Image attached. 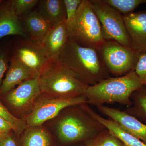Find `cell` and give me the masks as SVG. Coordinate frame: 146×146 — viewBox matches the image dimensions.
<instances>
[{"label":"cell","mask_w":146,"mask_h":146,"mask_svg":"<svg viewBox=\"0 0 146 146\" xmlns=\"http://www.w3.org/2000/svg\"><path fill=\"white\" fill-rule=\"evenodd\" d=\"M67 26L69 39L82 46L98 50L106 41L90 0H83L75 17Z\"/></svg>","instance_id":"5"},{"label":"cell","mask_w":146,"mask_h":146,"mask_svg":"<svg viewBox=\"0 0 146 146\" xmlns=\"http://www.w3.org/2000/svg\"><path fill=\"white\" fill-rule=\"evenodd\" d=\"M3 135V134H0V136H2V135Z\"/></svg>","instance_id":"32"},{"label":"cell","mask_w":146,"mask_h":146,"mask_svg":"<svg viewBox=\"0 0 146 146\" xmlns=\"http://www.w3.org/2000/svg\"><path fill=\"white\" fill-rule=\"evenodd\" d=\"M70 146H84V143L76 144V145H73Z\"/></svg>","instance_id":"30"},{"label":"cell","mask_w":146,"mask_h":146,"mask_svg":"<svg viewBox=\"0 0 146 146\" xmlns=\"http://www.w3.org/2000/svg\"><path fill=\"white\" fill-rule=\"evenodd\" d=\"M58 60L77 78L89 86L110 77L98 50L82 46L69 39Z\"/></svg>","instance_id":"1"},{"label":"cell","mask_w":146,"mask_h":146,"mask_svg":"<svg viewBox=\"0 0 146 146\" xmlns=\"http://www.w3.org/2000/svg\"><path fill=\"white\" fill-rule=\"evenodd\" d=\"M109 74L121 76L133 70L140 53L114 41H105L98 50Z\"/></svg>","instance_id":"6"},{"label":"cell","mask_w":146,"mask_h":146,"mask_svg":"<svg viewBox=\"0 0 146 146\" xmlns=\"http://www.w3.org/2000/svg\"><path fill=\"white\" fill-rule=\"evenodd\" d=\"M41 93L38 78L23 82L7 93V99L15 108L24 109L33 104Z\"/></svg>","instance_id":"12"},{"label":"cell","mask_w":146,"mask_h":146,"mask_svg":"<svg viewBox=\"0 0 146 146\" xmlns=\"http://www.w3.org/2000/svg\"><path fill=\"white\" fill-rule=\"evenodd\" d=\"M46 96L36 102L32 111L27 117V126L36 127L56 117L67 108L86 103L84 95L74 98H60Z\"/></svg>","instance_id":"8"},{"label":"cell","mask_w":146,"mask_h":146,"mask_svg":"<svg viewBox=\"0 0 146 146\" xmlns=\"http://www.w3.org/2000/svg\"><path fill=\"white\" fill-rule=\"evenodd\" d=\"M0 117L9 123L13 130L17 134H20L27 126L26 123L11 114L0 101Z\"/></svg>","instance_id":"23"},{"label":"cell","mask_w":146,"mask_h":146,"mask_svg":"<svg viewBox=\"0 0 146 146\" xmlns=\"http://www.w3.org/2000/svg\"><path fill=\"white\" fill-rule=\"evenodd\" d=\"M9 35L27 37V34L11 6L10 1L0 4V39Z\"/></svg>","instance_id":"14"},{"label":"cell","mask_w":146,"mask_h":146,"mask_svg":"<svg viewBox=\"0 0 146 146\" xmlns=\"http://www.w3.org/2000/svg\"><path fill=\"white\" fill-rule=\"evenodd\" d=\"M123 16L131 48L139 53H146V10Z\"/></svg>","instance_id":"11"},{"label":"cell","mask_w":146,"mask_h":146,"mask_svg":"<svg viewBox=\"0 0 146 146\" xmlns=\"http://www.w3.org/2000/svg\"><path fill=\"white\" fill-rule=\"evenodd\" d=\"M51 139L46 131L38 127L28 131L24 136L23 146H50Z\"/></svg>","instance_id":"20"},{"label":"cell","mask_w":146,"mask_h":146,"mask_svg":"<svg viewBox=\"0 0 146 146\" xmlns=\"http://www.w3.org/2000/svg\"><path fill=\"white\" fill-rule=\"evenodd\" d=\"M91 1L101 25L105 40L115 41L125 46L131 48L130 37L122 14L101 0Z\"/></svg>","instance_id":"7"},{"label":"cell","mask_w":146,"mask_h":146,"mask_svg":"<svg viewBox=\"0 0 146 146\" xmlns=\"http://www.w3.org/2000/svg\"><path fill=\"white\" fill-rule=\"evenodd\" d=\"M24 28L31 40L41 45L52 27L38 11H33L27 14L25 18Z\"/></svg>","instance_id":"17"},{"label":"cell","mask_w":146,"mask_h":146,"mask_svg":"<svg viewBox=\"0 0 146 146\" xmlns=\"http://www.w3.org/2000/svg\"><path fill=\"white\" fill-rule=\"evenodd\" d=\"M9 61L8 52L0 50V86L2 83L4 76L9 68Z\"/></svg>","instance_id":"27"},{"label":"cell","mask_w":146,"mask_h":146,"mask_svg":"<svg viewBox=\"0 0 146 146\" xmlns=\"http://www.w3.org/2000/svg\"><path fill=\"white\" fill-rule=\"evenodd\" d=\"M38 0H12L11 6L16 16L28 14L39 3Z\"/></svg>","instance_id":"24"},{"label":"cell","mask_w":146,"mask_h":146,"mask_svg":"<svg viewBox=\"0 0 146 146\" xmlns=\"http://www.w3.org/2000/svg\"><path fill=\"white\" fill-rule=\"evenodd\" d=\"M38 80L42 94L55 98L83 96L89 86L64 68L58 59L49 61Z\"/></svg>","instance_id":"4"},{"label":"cell","mask_w":146,"mask_h":146,"mask_svg":"<svg viewBox=\"0 0 146 146\" xmlns=\"http://www.w3.org/2000/svg\"><path fill=\"white\" fill-rule=\"evenodd\" d=\"M104 3L117 9L123 16L134 12L138 7L146 4V0H101Z\"/></svg>","instance_id":"22"},{"label":"cell","mask_w":146,"mask_h":146,"mask_svg":"<svg viewBox=\"0 0 146 146\" xmlns=\"http://www.w3.org/2000/svg\"><path fill=\"white\" fill-rule=\"evenodd\" d=\"M3 1H2V0H0V4Z\"/></svg>","instance_id":"31"},{"label":"cell","mask_w":146,"mask_h":146,"mask_svg":"<svg viewBox=\"0 0 146 146\" xmlns=\"http://www.w3.org/2000/svg\"><path fill=\"white\" fill-rule=\"evenodd\" d=\"M139 81L146 86V53H141L134 69Z\"/></svg>","instance_id":"26"},{"label":"cell","mask_w":146,"mask_h":146,"mask_svg":"<svg viewBox=\"0 0 146 146\" xmlns=\"http://www.w3.org/2000/svg\"><path fill=\"white\" fill-rule=\"evenodd\" d=\"M81 106L89 115L101 123L108 130L121 141L124 146H146V144L143 141L124 130L115 121L109 118L105 119L99 115L86 103L82 104Z\"/></svg>","instance_id":"16"},{"label":"cell","mask_w":146,"mask_h":146,"mask_svg":"<svg viewBox=\"0 0 146 146\" xmlns=\"http://www.w3.org/2000/svg\"><path fill=\"white\" fill-rule=\"evenodd\" d=\"M39 3L37 11L52 27L66 22L63 0H42Z\"/></svg>","instance_id":"18"},{"label":"cell","mask_w":146,"mask_h":146,"mask_svg":"<svg viewBox=\"0 0 146 146\" xmlns=\"http://www.w3.org/2000/svg\"><path fill=\"white\" fill-rule=\"evenodd\" d=\"M10 64L5 78L0 86V94L8 93L24 81L36 78L34 74L15 58H9Z\"/></svg>","instance_id":"15"},{"label":"cell","mask_w":146,"mask_h":146,"mask_svg":"<svg viewBox=\"0 0 146 146\" xmlns=\"http://www.w3.org/2000/svg\"><path fill=\"white\" fill-rule=\"evenodd\" d=\"M57 123L58 138L66 145L84 143L106 128L83 109L81 104L65 108Z\"/></svg>","instance_id":"3"},{"label":"cell","mask_w":146,"mask_h":146,"mask_svg":"<svg viewBox=\"0 0 146 146\" xmlns=\"http://www.w3.org/2000/svg\"><path fill=\"white\" fill-rule=\"evenodd\" d=\"M0 146H17L16 142L9 133L0 136Z\"/></svg>","instance_id":"28"},{"label":"cell","mask_w":146,"mask_h":146,"mask_svg":"<svg viewBox=\"0 0 146 146\" xmlns=\"http://www.w3.org/2000/svg\"><path fill=\"white\" fill-rule=\"evenodd\" d=\"M13 128L10 124L4 119L0 117V134H5L9 133Z\"/></svg>","instance_id":"29"},{"label":"cell","mask_w":146,"mask_h":146,"mask_svg":"<svg viewBox=\"0 0 146 146\" xmlns=\"http://www.w3.org/2000/svg\"><path fill=\"white\" fill-rule=\"evenodd\" d=\"M143 86L134 70L123 76L109 77L86 89L84 96L87 104L95 106L118 103L132 105L131 96Z\"/></svg>","instance_id":"2"},{"label":"cell","mask_w":146,"mask_h":146,"mask_svg":"<svg viewBox=\"0 0 146 146\" xmlns=\"http://www.w3.org/2000/svg\"><path fill=\"white\" fill-rule=\"evenodd\" d=\"M132 105L124 110L146 124V86H143L131 96Z\"/></svg>","instance_id":"19"},{"label":"cell","mask_w":146,"mask_h":146,"mask_svg":"<svg viewBox=\"0 0 146 146\" xmlns=\"http://www.w3.org/2000/svg\"><path fill=\"white\" fill-rule=\"evenodd\" d=\"M102 115L117 123L124 130L146 144V124L124 110L104 105L96 106Z\"/></svg>","instance_id":"10"},{"label":"cell","mask_w":146,"mask_h":146,"mask_svg":"<svg viewBox=\"0 0 146 146\" xmlns=\"http://www.w3.org/2000/svg\"><path fill=\"white\" fill-rule=\"evenodd\" d=\"M66 13V23L70 24L74 18L83 0H63Z\"/></svg>","instance_id":"25"},{"label":"cell","mask_w":146,"mask_h":146,"mask_svg":"<svg viewBox=\"0 0 146 146\" xmlns=\"http://www.w3.org/2000/svg\"><path fill=\"white\" fill-rule=\"evenodd\" d=\"M11 57L15 58L29 68L36 78H39L42 71L50 60L41 45L31 40L17 46Z\"/></svg>","instance_id":"9"},{"label":"cell","mask_w":146,"mask_h":146,"mask_svg":"<svg viewBox=\"0 0 146 146\" xmlns=\"http://www.w3.org/2000/svg\"><path fill=\"white\" fill-rule=\"evenodd\" d=\"M84 146H124L107 129L84 143Z\"/></svg>","instance_id":"21"},{"label":"cell","mask_w":146,"mask_h":146,"mask_svg":"<svg viewBox=\"0 0 146 146\" xmlns=\"http://www.w3.org/2000/svg\"><path fill=\"white\" fill-rule=\"evenodd\" d=\"M69 39L66 22L53 27L43 40L41 47L50 60L58 59Z\"/></svg>","instance_id":"13"}]
</instances>
